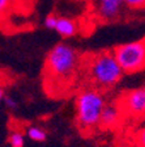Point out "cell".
<instances>
[{"mask_svg": "<svg viewBox=\"0 0 145 147\" xmlns=\"http://www.w3.org/2000/svg\"><path fill=\"white\" fill-rule=\"evenodd\" d=\"M106 98L101 89L86 87L76 97V121L80 130L88 131L100 126V119L106 107Z\"/></svg>", "mask_w": 145, "mask_h": 147, "instance_id": "obj_3", "label": "cell"}, {"mask_svg": "<svg viewBox=\"0 0 145 147\" xmlns=\"http://www.w3.org/2000/svg\"><path fill=\"white\" fill-rule=\"evenodd\" d=\"M114 57L124 74H137L145 70V37L115 46Z\"/></svg>", "mask_w": 145, "mask_h": 147, "instance_id": "obj_4", "label": "cell"}, {"mask_svg": "<svg viewBox=\"0 0 145 147\" xmlns=\"http://www.w3.org/2000/svg\"><path fill=\"white\" fill-rule=\"evenodd\" d=\"M135 143L137 147H145V126L137 131L136 137H135Z\"/></svg>", "mask_w": 145, "mask_h": 147, "instance_id": "obj_14", "label": "cell"}, {"mask_svg": "<svg viewBox=\"0 0 145 147\" xmlns=\"http://www.w3.org/2000/svg\"><path fill=\"white\" fill-rule=\"evenodd\" d=\"M119 109L123 116L132 118L133 121H141L145 118V87H139L124 92L119 98Z\"/></svg>", "mask_w": 145, "mask_h": 147, "instance_id": "obj_5", "label": "cell"}, {"mask_svg": "<svg viewBox=\"0 0 145 147\" xmlns=\"http://www.w3.org/2000/svg\"><path fill=\"white\" fill-rule=\"evenodd\" d=\"M122 118H123V113L120 112L118 105H106L101 114L100 127L105 130L115 129L122 122Z\"/></svg>", "mask_w": 145, "mask_h": 147, "instance_id": "obj_7", "label": "cell"}, {"mask_svg": "<svg viewBox=\"0 0 145 147\" xmlns=\"http://www.w3.org/2000/svg\"><path fill=\"white\" fill-rule=\"evenodd\" d=\"M26 135L30 141L34 142H45L47 139V133L43 129L38 127V126H30L26 130Z\"/></svg>", "mask_w": 145, "mask_h": 147, "instance_id": "obj_9", "label": "cell"}, {"mask_svg": "<svg viewBox=\"0 0 145 147\" xmlns=\"http://www.w3.org/2000/svg\"><path fill=\"white\" fill-rule=\"evenodd\" d=\"M85 72L92 86L101 91L114 88L124 75L112 50L90 55L85 62Z\"/></svg>", "mask_w": 145, "mask_h": 147, "instance_id": "obj_1", "label": "cell"}, {"mask_svg": "<svg viewBox=\"0 0 145 147\" xmlns=\"http://www.w3.org/2000/svg\"><path fill=\"white\" fill-rule=\"evenodd\" d=\"M57 22V16L56 15H47L43 20V26L48 30H55V26H56Z\"/></svg>", "mask_w": 145, "mask_h": 147, "instance_id": "obj_12", "label": "cell"}, {"mask_svg": "<svg viewBox=\"0 0 145 147\" xmlns=\"http://www.w3.org/2000/svg\"><path fill=\"white\" fill-rule=\"evenodd\" d=\"M126 7L131 11H142L145 9V0H124Z\"/></svg>", "mask_w": 145, "mask_h": 147, "instance_id": "obj_11", "label": "cell"}, {"mask_svg": "<svg viewBox=\"0 0 145 147\" xmlns=\"http://www.w3.org/2000/svg\"><path fill=\"white\" fill-rule=\"evenodd\" d=\"M8 142L11 147H24L25 144V137L22 133L20 131H12L9 134Z\"/></svg>", "mask_w": 145, "mask_h": 147, "instance_id": "obj_10", "label": "cell"}, {"mask_svg": "<svg viewBox=\"0 0 145 147\" xmlns=\"http://www.w3.org/2000/svg\"><path fill=\"white\" fill-rule=\"evenodd\" d=\"M4 100V91H3V88L0 87V101H3Z\"/></svg>", "mask_w": 145, "mask_h": 147, "instance_id": "obj_16", "label": "cell"}, {"mask_svg": "<svg viewBox=\"0 0 145 147\" xmlns=\"http://www.w3.org/2000/svg\"><path fill=\"white\" fill-rule=\"evenodd\" d=\"M4 104L8 109H17L18 107V102L12 97V96H4Z\"/></svg>", "mask_w": 145, "mask_h": 147, "instance_id": "obj_15", "label": "cell"}, {"mask_svg": "<svg viewBox=\"0 0 145 147\" xmlns=\"http://www.w3.org/2000/svg\"><path fill=\"white\" fill-rule=\"evenodd\" d=\"M55 32L63 38H71L75 37L79 32L77 22L69 17H57V22L55 26Z\"/></svg>", "mask_w": 145, "mask_h": 147, "instance_id": "obj_8", "label": "cell"}, {"mask_svg": "<svg viewBox=\"0 0 145 147\" xmlns=\"http://www.w3.org/2000/svg\"><path fill=\"white\" fill-rule=\"evenodd\" d=\"M126 8L124 0H92V12L102 22L119 20Z\"/></svg>", "mask_w": 145, "mask_h": 147, "instance_id": "obj_6", "label": "cell"}, {"mask_svg": "<svg viewBox=\"0 0 145 147\" xmlns=\"http://www.w3.org/2000/svg\"><path fill=\"white\" fill-rule=\"evenodd\" d=\"M82 58L80 53L68 43H56L47 54L46 71L51 80L57 83H69L77 75Z\"/></svg>", "mask_w": 145, "mask_h": 147, "instance_id": "obj_2", "label": "cell"}, {"mask_svg": "<svg viewBox=\"0 0 145 147\" xmlns=\"http://www.w3.org/2000/svg\"><path fill=\"white\" fill-rule=\"evenodd\" d=\"M13 4V0H0V18H3Z\"/></svg>", "mask_w": 145, "mask_h": 147, "instance_id": "obj_13", "label": "cell"}]
</instances>
